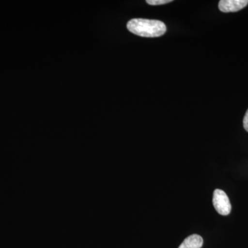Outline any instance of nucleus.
Returning a JSON list of instances; mask_svg holds the SVG:
<instances>
[{"instance_id": "5", "label": "nucleus", "mask_w": 248, "mask_h": 248, "mask_svg": "<svg viewBox=\"0 0 248 248\" xmlns=\"http://www.w3.org/2000/svg\"><path fill=\"white\" fill-rule=\"evenodd\" d=\"M172 1V0H147L146 2L148 4L153 5V6H157V5L168 4Z\"/></svg>"}, {"instance_id": "2", "label": "nucleus", "mask_w": 248, "mask_h": 248, "mask_svg": "<svg viewBox=\"0 0 248 248\" xmlns=\"http://www.w3.org/2000/svg\"><path fill=\"white\" fill-rule=\"evenodd\" d=\"M213 203L215 210L220 215L226 216L231 213L232 205L224 191L217 189L214 191Z\"/></svg>"}, {"instance_id": "1", "label": "nucleus", "mask_w": 248, "mask_h": 248, "mask_svg": "<svg viewBox=\"0 0 248 248\" xmlns=\"http://www.w3.org/2000/svg\"><path fill=\"white\" fill-rule=\"evenodd\" d=\"M127 29L132 33L140 37H158L166 33L167 28L161 21L136 18L129 21Z\"/></svg>"}, {"instance_id": "6", "label": "nucleus", "mask_w": 248, "mask_h": 248, "mask_svg": "<svg viewBox=\"0 0 248 248\" xmlns=\"http://www.w3.org/2000/svg\"><path fill=\"white\" fill-rule=\"evenodd\" d=\"M244 127L245 130L248 132V110L246 112L244 118Z\"/></svg>"}, {"instance_id": "3", "label": "nucleus", "mask_w": 248, "mask_h": 248, "mask_svg": "<svg viewBox=\"0 0 248 248\" xmlns=\"http://www.w3.org/2000/svg\"><path fill=\"white\" fill-rule=\"evenodd\" d=\"M248 4V0H221L218 9L223 13L237 12Z\"/></svg>"}, {"instance_id": "4", "label": "nucleus", "mask_w": 248, "mask_h": 248, "mask_svg": "<svg viewBox=\"0 0 248 248\" xmlns=\"http://www.w3.org/2000/svg\"><path fill=\"white\" fill-rule=\"evenodd\" d=\"M203 240L198 234H192L184 240L179 248H201L203 246Z\"/></svg>"}]
</instances>
